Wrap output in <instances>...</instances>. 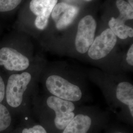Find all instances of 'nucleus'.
<instances>
[{"instance_id":"1","label":"nucleus","mask_w":133,"mask_h":133,"mask_svg":"<svg viewBox=\"0 0 133 133\" xmlns=\"http://www.w3.org/2000/svg\"><path fill=\"white\" fill-rule=\"evenodd\" d=\"M27 34L11 31L0 43V69L10 74L26 71L34 62L32 44Z\"/></svg>"},{"instance_id":"2","label":"nucleus","mask_w":133,"mask_h":133,"mask_svg":"<svg viewBox=\"0 0 133 133\" xmlns=\"http://www.w3.org/2000/svg\"><path fill=\"white\" fill-rule=\"evenodd\" d=\"M58 0H27L19 9L15 28L38 36L48 27L50 15Z\"/></svg>"},{"instance_id":"3","label":"nucleus","mask_w":133,"mask_h":133,"mask_svg":"<svg viewBox=\"0 0 133 133\" xmlns=\"http://www.w3.org/2000/svg\"><path fill=\"white\" fill-rule=\"evenodd\" d=\"M41 66L35 64L28 70L10 74L6 82L4 104L11 111H20L26 105L37 78L42 71Z\"/></svg>"},{"instance_id":"4","label":"nucleus","mask_w":133,"mask_h":133,"mask_svg":"<svg viewBox=\"0 0 133 133\" xmlns=\"http://www.w3.org/2000/svg\"><path fill=\"white\" fill-rule=\"evenodd\" d=\"M44 76L43 84L49 95L75 104L84 99L85 92L83 86L69 74L56 71Z\"/></svg>"},{"instance_id":"5","label":"nucleus","mask_w":133,"mask_h":133,"mask_svg":"<svg viewBox=\"0 0 133 133\" xmlns=\"http://www.w3.org/2000/svg\"><path fill=\"white\" fill-rule=\"evenodd\" d=\"M42 107L53 112L55 126L60 130H64L77 111L76 104L52 95H49L43 99Z\"/></svg>"},{"instance_id":"6","label":"nucleus","mask_w":133,"mask_h":133,"mask_svg":"<svg viewBox=\"0 0 133 133\" xmlns=\"http://www.w3.org/2000/svg\"><path fill=\"white\" fill-rule=\"evenodd\" d=\"M111 103L128 111L133 117V84L126 79H115L111 82L109 89Z\"/></svg>"},{"instance_id":"7","label":"nucleus","mask_w":133,"mask_h":133,"mask_svg":"<svg viewBox=\"0 0 133 133\" xmlns=\"http://www.w3.org/2000/svg\"><path fill=\"white\" fill-rule=\"evenodd\" d=\"M97 29V22L90 14L83 16L78 22L75 46L76 51L81 54L87 52L95 38Z\"/></svg>"},{"instance_id":"8","label":"nucleus","mask_w":133,"mask_h":133,"mask_svg":"<svg viewBox=\"0 0 133 133\" xmlns=\"http://www.w3.org/2000/svg\"><path fill=\"white\" fill-rule=\"evenodd\" d=\"M117 38L109 28L105 29L94 40L87 51L89 58L95 61L102 60L108 56L114 50Z\"/></svg>"},{"instance_id":"9","label":"nucleus","mask_w":133,"mask_h":133,"mask_svg":"<svg viewBox=\"0 0 133 133\" xmlns=\"http://www.w3.org/2000/svg\"><path fill=\"white\" fill-rule=\"evenodd\" d=\"M79 12V8L76 5L65 2H60L54 8L50 18L57 30L63 31L74 22Z\"/></svg>"},{"instance_id":"10","label":"nucleus","mask_w":133,"mask_h":133,"mask_svg":"<svg viewBox=\"0 0 133 133\" xmlns=\"http://www.w3.org/2000/svg\"><path fill=\"white\" fill-rule=\"evenodd\" d=\"M92 124V119L90 115L81 112L76 114L62 133H88Z\"/></svg>"},{"instance_id":"11","label":"nucleus","mask_w":133,"mask_h":133,"mask_svg":"<svg viewBox=\"0 0 133 133\" xmlns=\"http://www.w3.org/2000/svg\"><path fill=\"white\" fill-rule=\"evenodd\" d=\"M126 21L119 16L112 17L109 21V28L117 38L125 40L133 37V29L125 24Z\"/></svg>"},{"instance_id":"12","label":"nucleus","mask_w":133,"mask_h":133,"mask_svg":"<svg viewBox=\"0 0 133 133\" xmlns=\"http://www.w3.org/2000/svg\"><path fill=\"white\" fill-rule=\"evenodd\" d=\"M25 0H0V15L13 14L19 10Z\"/></svg>"},{"instance_id":"13","label":"nucleus","mask_w":133,"mask_h":133,"mask_svg":"<svg viewBox=\"0 0 133 133\" xmlns=\"http://www.w3.org/2000/svg\"><path fill=\"white\" fill-rule=\"evenodd\" d=\"M11 122V111L5 104H0V132L6 130Z\"/></svg>"},{"instance_id":"14","label":"nucleus","mask_w":133,"mask_h":133,"mask_svg":"<svg viewBox=\"0 0 133 133\" xmlns=\"http://www.w3.org/2000/svg\"><path fill=\"white\" fill-rule=\"evenodd\" d=\"M116 6L118 10L119 17L125 20H133V8L125 0H116Z\"/></svg>"},{"instance_id":"15","label":"nucleus","mask_w":133,"mask_h":133,"mask_svg":"<svg viewBox=\"0 0 133 133\" xmlns=\"http://www.w3.org/2000/svg\"><path fill=\"white\" fill-rule=\"evenodd\" d=\"M22 133H48L45 128L41 125H36L30 128H24Z\"/></svg>"},{"instance_id":"16","label":"nucleus","mask_w":133,"mask_h":133,"mask_svg":"<svg viewBox=\"0 0 133 133\" xmlns=\"http://www.w3.org/2000/svg\"><path fill=\"white\" fill-rule=\"evenodd\" d=\"M6 79L0 74V104H4L5 102V87Z\"/></svg>"},{"instance_id":"17","label":"nucleus","mask_w":133,"mask_h":133,"mask_svg":"<svg viewBox=\"0 0 133 133\" xmlns=\"http://www.w3.org/2000/svg\"><path fill=\"white\" fill-rule=\"evenodd\" d=\"M126 61L129 66L133 67V44L132 43L128 49L126 54Z\"/></svg>"},{"instance_id":"18","label":"nucleus","mask_w":133,"mask_h":133,"mask_svg":"<svg viewBox=\"0 0 133 133\" xmlns=\"http://www.w3.org/2000/svg\"><path fill=\"white\" fill-rule=\"evenodd\" d=\"M133 8V0H128L127 2Z\"/></svg>"},{"instance_id":"19","label":"nucleus","mask_w":133,"mask_h":133,"mask_svg":"<svg viewBox=\"0 0 133 133\" xmlns=\"http://www.w3.org/2000/svg\"><path fill=\"white\" fill-rule=\"evenodd\" d=\"M86 1H87V2H90V1H93V0H85Z\"/></svg>"},{"instance_id":"20","label":"nucleus","mask_w":133,"mask_h":133,"mask_svg":"<svg viewBox=\"0 0 133 133\" xmlns=\"http://www.w3.org/2000/svg\"><path fill=\"white\" fill-rule=\"evenodd\" d=\"M120 133V132H119V133Z\"/></svg>"}]
</instances>
